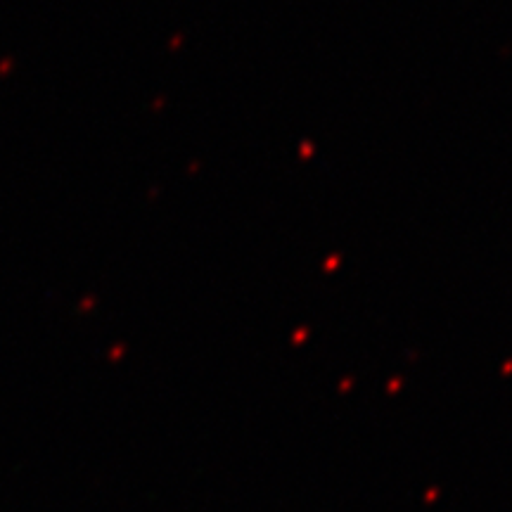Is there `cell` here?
Masks as SVG:
<instances>
[]
</instances>
